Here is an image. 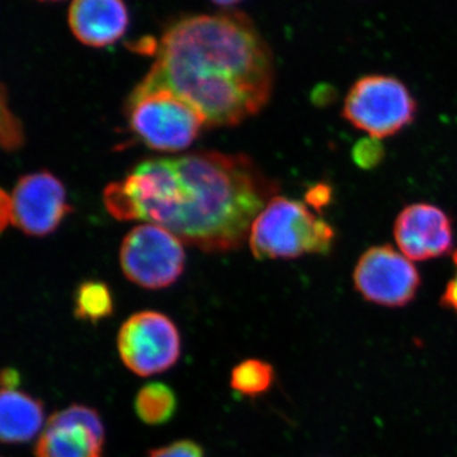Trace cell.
I'll return each instance as SVG.
<instances>
[{
  "label": "cell",
  "instance_id": "obj_5",
  "mask_svg": "<svg viewBox=\"0 0 457 457\" xmlns=\"http://www.w3.org/2000/svg\"><path fill=\"white\" fill-rule=\"evenodd\" d=\"M417 102L411 90L392 75H363L352 84L342 116L374 139L398 134L416 119Z\"/></svg>",
  "mask_w": 457,
  "mask_h": 457
},
{
  "label": "cell",
  "instance_id": "obj_4",
  "mask_svg": "<svg viewBox=\"0 0 457 457\" xmlns=\"http://www.w3.org/2000/svg\"><path fill=\"white\" fill-rule=\"evenodd\" d=\"M131 130L156 152L187 149L206 123L203 114L167 87L144 78L128 104Z\"/></svg>",
  "mask_w": 457,
  "mask_h": 457
},
{
  "label": "cell",
  "instance_id": "obj_13",
  "mask_svg": "<svg viewBox=\"0 0 457 457\" xmlns=\"http://www.w3.org/2000/svg\"><path fill=\"white\" fill-rule=\"evenodd\" d=\"M40 399L21 390H3L0 398V438L4 444L32 440L44 425Z\"/></svg>",
  "mask_w": 457,
  "mask_h": 457
},
{
  "label": "cell",
  "instance_id": "obj_1",
  "mask_svg": "<svg viewBox=\"0 0 457 457\" xmlns=\"http://www.w3.org/2000/svg\"><path fill=\"white\" fill-rule=\"evenodd\" d=\"M278 185L249 156L195 152L150 159L108 185L104 206L117 220H143L206 253L239 248Z\"/></svg>",
  "mask_w": 457,
  "mask_h": 457
},
{
  "label": "cell",
  "instance_id": "obj_18",
  "mask_svg": "<svg viewBox=\"0 0 457 457\" xmlns=\"http://www.w3.org/2000/svg\"><path fill=\"white\" fill-rule=\"evenodd\" d=\"M145 457H204V453L203 447L196 442L179 440L149 451Z\"/></svg>",
  "mask_w": 457,
  "mask_h": 457
},
{
  "label": "cell",
  "instance_id": "obj_20",
  "mask_svg": "<svg viewBox=\"0 0 457 457\" xmlns=\"http://www.w3.org/2000/svg\"><path fill=\"white\" fill-rule=\"evenodd\" d=\"M453 261L455 272H453L450 281L447 282L446 288L442 294L441 303L442 305L446 306L447 309L457 314V251L453 253Z\"/></svg>",
  "mask_w": 457,
  "mask_h": 457
},
{
  "label": "cell",
  "instance_id": "obj_7",
  "mask_svg": "<svg viewBox=\"0 0 457 457\" xmlns=\"http://www.w3.org/2000/svg\"><path fill=\"white\" fill-rule=\"evenodd\" d=\"M117 350L123 365L135 375L162 374L179 359V328L163 312H135L120 328Z\"/></svg>",
  "mask_w": 457,
  "mask_h": 457
},
{
  "label": "cell",
  "instance_id": "obj_10",
  "mask_svg": "<svg viewBox=\"0 0 457 457\" xmlns=\"http://www.w3.org/2000/svg\"><path fill=\"white\" fill-rule=\"evenodd\" d=\"M104 444V426L98 411L73 404L47 420L35 457H102Z\"/></svg>",
  "mask_w": 457,
  "mask_h": 457
},
{
  "label": "cell",
  "instance_id": "obj_2",
  "mask_svg": "<svg viewBox=\"0 0 457 457\" xmlns=\"http://www.w3.org/2000/svg\"><path fill=\"white\" fill-rule=\"evenodd\" d=\"M145 79L185 99L206 123L234 126L266 106L275 65L245 14L195 16L164 33Z\"/></svg>",
  "mask_w": 457,
  "mask_h": 457
},
{
  "label": "cell",
  "instance_id": "obj_9",
  "mask_svg": "<svg viewBox=\"0 0 457 457\" xmlns=\"http://www.w3.org/2000/svg\"><path fill=\"white\" fill-rule=\"evenodd\" d=\"M71 212L64 186L45 170L21 177L7 203L2 201L3 227L9 222L32 237L54 233Z\"/></svg>",
  "mask_w": 457,
  "mask_h": 457
},
{
  "label": "cell",
  "instance_id": "obj_14",
  "mask_svg": "<svg viewBox=\"0 0 457 457\" xmlns=\"http://www.w3.org/2000/svg\"><path fill=\"white\" fill-rule=\"evenodd\" d=\"M177 405L176 394L163 383L144 385L134 402L137 417L147 426H162L170 422L176 414Z\"/></svg>",
  "mask_w": 457,
  "mask_h": 457
},
{
  "label": "cell",
  "instance_id": "obj_17",
  "mask_svg": "<svg viewBox=\"0 0 457 457\" xmlns=\"http://www.w3.org/2000/svg\"><path fill=\"white\" fill-rule=\"evenodd\" d=\"M384 156L383 145L378 139L369 137V139L361 140L354 145L353 159L360 167H375Z\"/></svg>",
  "mask_w": 457,
  "mask_h": 457
},
{
  "label": "cell",
  "instance_id": "obj_21",
  "mask_svg": "<svg viewBox=\"0 0 457 457\" xmlns=\"http://www.w3.org/2000/svg\"><path fill=\"white\" fill-rule=\"evenodd\" d=\"M21 383V375L14 369H4L2 372L3 390H17Z\"/></svg>",
  "mask_w": 457,
  "mask_h": 457
},
{
  "label": "cell",
  "instance_id": "obj_19",
  "mask_svg": "<svg viewBox=\"0 0 457 457\" xmlns=\"http://www.w3.org/2000/svg\"><path fill=\"white\" fill-rule=\"evenodd\" d=\"M333 189L327 183H317L306 191L305 204L314 212H320L332 201Z\"/></svg>",
  "mask_w": 457,
  "mask_h": 457
},
{
  "label": "cell",
  "instance_id": "obj_3",
  "mask_svg": "<svg viewBox=\"0 0 457 457\" xmlns=\"http://www.w3.org/2000/svg\"><path fill=\"white\" fill-rule=\"evenodd\" d=\"M335 237L332 225L308 204L275 196L252 224L248 242L257 260H294L327 253Z\"/></svg>",
  "mask_w": 457,
  "mask_h": 457
},
{
  "label": "cell",
  "instance_id": "obj_12",
  "mask_svg": "<svg viewBox=\"0 0 457 457\" xmlns=\"http://www.w3.org/2000/svg\"><path fill=\"white\" fill-rule=\"evenodd\" d=\"M75 37L87 46L104 47L125 35L128 8L117 0H77L68 13Z\"/></svg>",
  "mask_w": 457,
  "mask_h": 457
},
{
  "label": "cell",
  "instance_id": "obj_15",
  "mask_svg": "<svg viewBox=\"0 0 457 457\" xmlns=\"http://www.w3.org/2000/svg\"><path fill=\"white\" fill-rule=\"evenodd\" d=\"M112 293L101 281H86L77 288L74 297L75 317L89 323H98L113 314Z\"/></svg>",
  "mask_w": 457,
  "mask_h": 457
},
{
  "label": "cell",
  "instance_id": "obj_6",
  "mask_svg": "<svg viewBox=\"0 0 457 457\" xmlns=\"http://www.w3.org/2000/svg\"><path fill=\"white\" fill-rule=\"evenodd\" d=\"M185 263L182 242L154 224L132 228L120 249L123 275L132 284L147 290L170 287L182 275Z\"/></svg>",
  "mask_w": 457,
  "mask_h": 457
},
{
  "label": "cell",
  "instance_id": "obj_8",
  "mask_svg": "<svg viewBox=\"0 0 457 457\" xmlns=\"http://www.w3.org/2000/svg\"><path fill=\"white\" fill-rule=\"evenodd\" d=\"M353 285L366 302L403 308L413 302L420 290V270L413 261L389 245L363 252L353 270Z\"/></svg>",
  "mask_w": 457,
  "mask_h": 457
},
{
  "label": "cell",
  "instance_id": "obj_16",
  "mask_svg": "<svg viewBox=\"0 0 457 457\" xmlns=\"http://www.w3.org/2000/svg\"><path fill=\"white\" fill-rule=\"evenodd\" d=\"M275 381V370L266 361H243L231 371L230 386L245 396H260L269 392Z\"/></svg>",
  "mask_w": 457,
  "mask_h": 457
},
{
  "label": "cell",
  "instance_id": "obj_11",
  "mask_svg": "<svg viewBox=\"0 0 457 457\" xmlns=\"http://www.w3.org/2000/svg\"><path fill=\"white\" fill-rule=\"evenodd\" d=\"M393 233L399 251L411 261L435 260L453 251V221L436 204H408L396 216Z\"/></svg>",
  "mask_w": 457,
  "mask_h": 457
}]
</instances>
